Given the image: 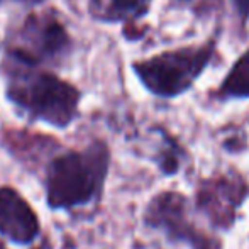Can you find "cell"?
I'll return each mask as SVG.
<instances>
[{
    "label": "cell",
    "mask_w": 249,
    "mask_h": 249,
    "mask_svg": "<svg viewBox=\"0 0 249 249\" xmlns=\"http://www.w3.org/2000/svg\"><path fill=\"white\" fill-rule=\"evenodd\" d=\"M219 51L217 34L202 43L164 50L149 58L134 59L132 73L142 89L156 99L175 100L194 90Z\"/></svg>",
    "instance_id": "1"
},
{
    "label": "cell",
    "mask_w": 249,
    "mask_h": 249,
    "mask_svg": "<svg viewBox=\"0 0 249 249\" xmlns=\"http://www.w3.org/2000/svg\"><path fill=\"white\" fill-rule=\"evenodd\" d=\"M7 97L33 119L66 127L78 114L80 92L48 71L5 65Z\"/></svg>",
    "instance_id": "2"
},
{
    "label": "cell",
    "mask_w": 249,
    "mask_h": 249,
    "mask_svg": "<svg viewBox=\"0 0 249 249\" xmlns=\"http://www.w3.org/2000/svg\"><path fill=\"white\" fill-rule=\"evenodd\" d=\"M108 170L110 149L104 141L56 158L48 175V202L54 209L89 203L102 194Z\"/></svg>",
    "instance_id": "3"
},
{
    "label": "cell",
    "mask_w": 249,
    "mask_h": 249,
    "mask_svg": "<svg viewBox=\"0 0 249 249\" xmlns=\"http://www.w3.org/2000/svg\"><path fill=\"white\" fill-rule=\"evenodd\" d=\"M187 194L178 188H163L151 195L142 209V226L158 232L171 246L187 249H226L224 237L202 226Z\"/></svg>",
    "instance_id": "4"
},
{
    "label": "cell",
    "mask_w": 249,
    "mask_h": 249,
    "mask_svg": "<svg viewBox=\"0 0 249 249\" xmlns=\"http://www.w3.org/2000/svg\"><path fill=\"white\" fill-rule=\"evenodd\" d=\"M192 207L215 234H231L249 202V178L236 166L198 177L192 192Z\"/></svg>",
    "instance_id": "5"
},
{
    "label": "cell",
    "mask_w": 249,
    "mask_h": 249,
    "mask_svg": "<svg viewBox=\"0 0 249 249\" xmlns=\"http://www.w3.org/2000/svg\"><path fill=\"white\" fill-rule=\"evenodd\" d=\"M71 51L66 27L51 12L31 14L17 27L7 44L5 65L37 70L43 65L61 63Z\"/></svg>",
    "instance_id": "6"
},
{
    "label": "cell",
    "mask_w": 249,
    "mask_h": 249,
    "mask_svg": "<svg viewBox=\"0 0 249 249\" xmlns=\"http://www.w3.org/2000/svg\"><path fill=\"white\" fill-rule=\"evenodd\" d=\"M39 224L31 205L10 188H0V232L16 243H31Z\"/></svg>",
    "instance_id": "7"
},
{
    "label": "cell",
    "mask_w": 249,
    "mask_h": 249,
    "mask_svg": "<svg viewBox=\"0 0 249 249\" xmlns=\"http://www.w3.org/2000/svg\"><path fill=\"white\" fill-rule=\"evenodd\" d=\"M154 132L158 134L160 142H158L156 153L153 156V163L156 164L161 177L164 178L178 177L194 161L190 149L180 141V138H177L173 132L161 127V125L154 127Z\"/></svg>",
    "instance_id": "8"
},
{
    "label": "cell",
    "mask_w": 249,
    "mask_h": 249,
    "mask_svg": "<svg viewBox=\"0 0 249 249\" xmlns=\"http://www.w3.org/2000/svg\"><path fill=\"white\" fill-rule=\"evenodd\" d=\"M154 0H90V14L105 24L136 26L151 12Z\"/></svg>",
    "instance_id": "9"
},
{
    "label": "cell",
    "mask_w": 249,
    "mask_h": 249,
    "mask_svg": "<svg viewBox=\"0 0 249 249\" xmlns=\"http://www.w3.org/2000/svg\"><path fill=\"white\" fill-rule=\"evenodd\" d=\"M209 97L215 104L249 100V48L234 59L219 85L210 90Z\"/></svg>",
    "instance_id": "10"
},
{
    "label": "cell",
    "mask_w": 249,
    "mask_h": 249,
    "mask_svg": "<svg viewBox=\"0 0 249 249\" xmlns=\"http://www.w3.org/2000/svg\"><path fill=\"white\" fill-rule=\"evenodd\" d=\"M229 3L234 12V17H236L237 26L243 31H246L249 24V0H229Z\"/></svg>",
    "instance_id": "11"
},
{
    "label": "cell",
    "mask_w": 249,
    "mask_h": 249,
    "mask_svg": "<svg viewBox=\"0 0 249 249\" xmlns=\"http://www.w3.org/2000/svg\"><path fill=\"white\" fill-rule=\"evenodd\" d=\"M173 2H177L178 5H188V3H192L194 0H173Z\"/></svg>",
    "instance_id": "12"
},
{
    "label": "cell",
    "mask_w": 249,
    "mask_h": 249,
    "mask_svg": "<svg viewBox=\"0 0 249 249\" xmlns=\"http://www.w3.org/2000/svg\"><path fill=\"white\" fill-rule=\"evenodd\" d=\"M0 249H7V248H5V246H3V244H2V243H0Z\"/></svg>",
    "instance_id": "13"
}]
</instances>
